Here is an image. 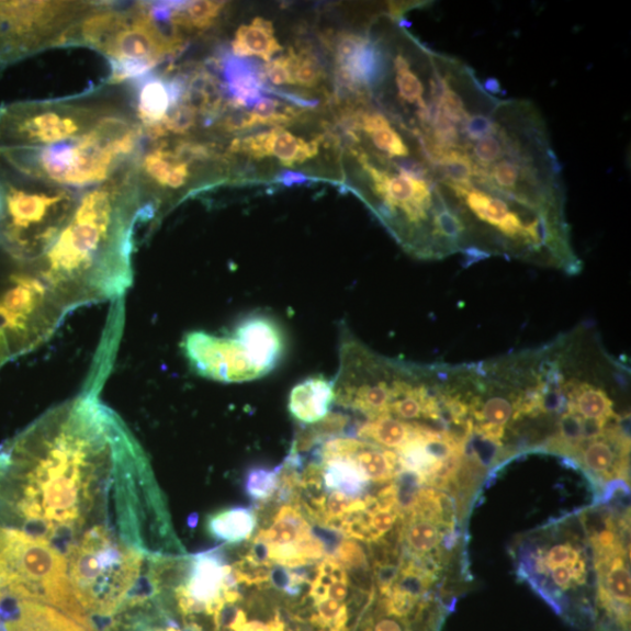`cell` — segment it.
<instances>
[{
    "label": "cell",
    "instance_id": "cell-1",
    "mask_svg": "<svg viewBox=\"0 0 631 631\" xmlns=\"http://www.w3.org/2000/svg\"><path fill=\"white\" fill-rule=\"evenodd\" d=\"M0 526L59 553L86 601L125 597L187 554L146 452L92 393L0 446Z\"/></svg>",
    "mask_w": 631,
    "mask_h": 631
},
{
    "label": "cell",
    "instance_id": "cell-2",
    "mask_svg": "<svg viewBox=\"0 0 631 631\" xmlns=\"http://www.w3.org/2000/svg\"><path fill=\"white\" fill-rule=\"evenodd\" d=\"M136 160L110 182L81 192L58 238L31 266L69 312L123 296L133 284L140 223Z\"/></svg>",
    "mask_w": 631,
    "mask_h": 631
},
{
    "label": "cell",
    "instance_id": "cell-3",
    "mask_svg": "<svg viewBox=\"0 0 631 631\" xmlns=\"http://www.w3.org/2000/svg\"><path fill=\"white\" fill-rule=\"evenodd\" d=\"M146 135L135 111L103 120L86 135L34 149H0V160L22 176L83 192L110 182L140 154Z\"/></svg>",
    "mask_w": 631,
    "mask_h": 631
},
{
    "label": "cell",
    "instance_id": "cell-4",
    "mask_svg": "<svg viewBox=\"0 0 631 631\" xmlns=\"http://www.w3.org/2000/svg\"><path fill=\"white\" fill-rule=\"evenodd\" d=\"M134 110L126 84H108L54 100L0 105V149L57 146L92 132L106 117Z\"/></svg>",
    "mask_w": 631,
    "mask_h": 631
},
{
    "label": "cell",
    "instance_id": "cell-5",
    "mask_svg": "<svg viewBox=\"0 0 631 631\" xmlns=\"http://www.w3.org/2000/svg\"><path fill=\"white\" fill-rule=\"evenodd\" d=\"M80 193L22 176L0 160V251L33 266L58 238Z\"/></svg>",
    "mask_w": 631,
    "mask_h": 631
},
{
    "label": "cell",
    "instance_id": "cell-6",
    "mask_svg": "<svg viewBox=\"0 0 631 631\" xmlns=\"http://www.w3.org/2000/svg\"><path fill=\"white\" fill-rule=\"evenodd\" d=\"M0 591L57 608L88 631L92 624L71 589L65 559L20 530L0 526Z\"/></svg>",
    "mask_w": 631,
    "mask_h": 631
},
{
    "label": "cell",
    "instance_id": "cell-7",
    "mask_svg": "<svg viewBox=\"0 0 631 631\" xmlns=\"http://www.w3.org/2000/svg\"><path fill=\"white\" fill-rule=\"evenodd\" d=\"M69 313L34 269L0 251V331L13 359L45 345Z\"/></svg>",
    "mask_w": 631,
    "mask_h": 631
},
{
    "label": "cell",
    "instance_id": "cell-8",
    "mask_svg": "<svg viewBox=\"0 0 631 631\" xmlns=\"http://www.w3.org/2000/svg\"><path fill=\"white\" fill-rule=\"evenodd\" d=\"M97 2H0V69L50 48L63 47L69 30Z\"/></svg>",
    "mask_w": 631,
    "mask_h": 631
},
{
    "label": "cell",
    "instance_id": "cell-9",
    "mask_svg": "<svg viewBox=\"0 0 631 631\" xmlns=\"http://www.w3.org/2000/svg\"><path fill=\"white\" fill-rule=\"evenodd\" d=\"M234 581L223 549H216L188 556L182 578L169 593L184 621L198 616L212 619L225 604V590Z\"/></svg>",
    "mask_w": 631,
    "mask_h": 631
},
{
    "label": "cell",
    "instance_id": "cell-10",
    "mask_svg": "<svg viewBox=\"0 0 631 631\" xmlns=\"http://www.w3.org/2000/svg\"><path fill=\"white\" fill-rule=\"evenodd\" d=\"M182 349L191 369L210 381L240 384L263 378L244 342L233 334L192 331L184 336Z\"/></svg>",
    "mask_w": 631,
    "mask_h": 631
},
{
    "label": "cell",
    "instance_id": "cell-11",
    "mask_svg": "<svg viewBox=\"0 0 631 631\" xmlns=\"http://www.w3.org/2000/svg\"><path fill=\"white\" fill-rule=\"evenodd\" d=\"M268 549L269 563L284 567L309 565L326 556L312 526L294 505H284L272 525L256 537Z\"/></svg>",
    "mask_w": 631,
    "mask_h": 631
},
{
    "label": "cell",
    "instance_id": "cell-12",
    "mask_svg": "<svg viewBox=\"0 0 631 631\" xmlns=\"http://www.w3.org/2000/svg\"><path fill=\"white\" fill-rule=\"evenodd\" d=\"M134 111L144 135H148L164 123L176 106L183 102L187 76L168 74L147 75L128 86Z\"/></svg>",
    "mask_w": 631,
    "mask_h": 631
},
{
    "label": "cell",
    "instance_id": "cell-13",
    "mask_svg": "<svg viewBox=\"0 0 631 631\" xmlns=\"http://www.w3.org/2000/svg\"><path fill=\"white\" fill-rule=\"evenodd\" d=\"M320 139L305 140L283 128H274L255 136L236 138L230 143L228 151L262 159L273 157L288 168L303 165L317 156Z\"/></svg>",
    "mask_w": 631,
    "mask_h": 631
},
{
    "label": "cell",
    "instance_id": "cell-14",
    "mask_svg": "<svg viewBox=\"0 0 631 631\" xmlns=\"http://www.w3.org/2000/svg\"><path fill=\"white\" fill-rule=\"evenodd\" d=\"M245 345L252 362L263 376L273 372L286 352L285 334L272 316L252 314L244 317L233 331Z\"/></svg>",
    "mask_w": 631,
    "mask_h": 631
},
{
    "label": "cell",
    "instance_id": "cell-15",
    "mask_svg": "<svg viewBox=\"0 0 631 631\" xmlns=\"http://www.w3.org/2000/svg\"><path fill=\"white\" fill-rule=\"evenodd\" d=\"M336 60L340 77L351 86L372 84L382 75V56L372 43L348 34L337 45Z\"/></svg>",
    "mask_w": 631,
    "mask_h": 631
},
{
    "label": "cell",
    "instance_id": "cell-16",
    "mask_svg": "<svg viewBox=\"0 0 631 631\" xmlns=\"http://www.w3.org/2000/svg\"><path fill=\"white\" fill-rule=\"evenodd\" d=\"M335 401V382L324 375H313L292 390L288 410L300 424L313 426L329 416Z\"/></svg>",
    "mask_w": 631,
    "mask_h": 631
},
{
    "label": "cell",
    "instance_id": "cell-17",
    "mask_svg": "<svg viewBox=\"0 0 631 631\" xmlns=\"http://www.w3.org/2000/svg\"><path fill=\"white\" fill-rule=\"evenodd\" d=\"M422 422L425 421H406L385 414L358 422L353 428L357 439L396 453L417 435Z\"/></svg>",
    "mask_w": 631,
    "mask_h": 631
},
{
    "label": "cell",
    "instance_id": "cell-18",
    "mask_svg": "<svg viewBox=\"0 0 631 631\" xmlns=\"http://www.w3.org/2000/svg\"><path fill=\"white\" fill-rule=\"evenodd\" d=\"M234 56L240 58L257 57L270 63L283 47L275 37L272 22L258 16L248 25H241L232 41Z\"/></svg>",
    "mask_w": 631,
    "mask_h": 631
},
{
    "label": "cell",
    "instance_id": "cell-19",
    "mask_svg": "<svg viewBox=\"0 0 631 631\" xmlns=\"http://www.w3.org/2000/svg\"><path fill=\"white\" fill-rule=\"evenodd\" d=\"M258 527V516L250 508L234 507L207 518L206 529L215 542L237 545L247 542Z\"/></svg>",
    "mask_w": 631,
    "mask_h": 631
},
{
    "label": "cell",
    "instance_id": "cell-20",
    "mask_svg": "<svg viewBox=\"0 0 631 631\" xmlns=\"http://www.w3.org/2000/svg\"><path fill=\"white\" fill-rule=\"evenodd\" d=\"M322 483L327 493L363 498L371 482L351 460L334 457L322 460Z\"/></svg>",
    "mask_w": 631,
    "mask_h": 631
},
{
    "label": "cell",
    "instance_id": "cell-21",
    "mask_svg": "<svg viewBox=\"0 0 631 631\" xmlns=\"http://www.w3.org/2000/svg\"><path fill=\"white\" fill-rule=\"evenodd\" d=\"M440 520L424 515H408L403 538L414 557L422 559L438 550L441 543Z\"/></svg>",
    "mask_w": 631,
    "mask_h": 631
},
{
    "label": "cell",
    "instance_id": "cell-22",
    "mask_svg": "<svg viewBox=\"0 0 631 631\" xmlns=\"http://www.w3.org/2000/svg\"><path fill=\"white\" fill-rule=\"evenodd\" d=\"M360 128L369 135L374 147L390 157H407L409 149L403 137L396 133L388 120L378 113L365 114L360 121Z\"/></svg>",
    "mask_w": 631,
    "mask_h": 631
},
{
    "label": "cell",
    "instance_id": "cell-23",
    "mask_svg": "<svg viewBox=\"0 0 631 631\" xmlns=\"http://www.w3.org/2000/svg\"><path fill=\"white\" fill-rule=\"evenodd\" d=\"M395 83L403 101L418 105L419 116L425 124L429 122L428 104L424 99L425 87L420 78L410 69L407 59L399 54L394 61Z\"/></svg>",
    "mask_w": 631,
    "mask_h": 631
},
{
    "label": "cell",
    "instance_id": "cell-24",
    "mask_svg": "<svg viewBox=\"0 0 631 631\" xmlns=\"http://www.w3.org/2000/svg\"><path fill=\"white\" fill-rule=\"evenodd\" d=\"M225 77L234 101L238 105L258 101L261 82L259 77L240 61L227 60Z\"/></svg>",
    "mask_w": 631,
    "mask_h": 631
},
{
    "label": "cell",
    "instance_id": "cell-25",
    "mask_svg": "<svg viewBox=\"0 0 631 631\" xmlns=\"http://www.w3.org/2000/svg\"><path fill=\"white\" fill-rule=\"evenodd\" d=\"M280 488V465L270 469L266 466L250 467L246 474L244 489L246 495L255 500L264 503L274 497Z\"/></svg>",
    "mask_w": 631,
    "mask_h": 631
},
{
    "label": "cell",
    "instance_id": "cell-26",
    "mask_svg": "<svg viewBox=\"0 0 631 631\" xmlns=\"http://www.w3.org/2000/svg\"><path fill=\"white\" fill-rule=\"evenodd\" d=\"M250 114L257 125H273L275 128H282L281 125L294 122L300 115L294 108L268 98L259 99Z\"/></svg>",
    "mask_w": 631,
    "mask_h": 631
},
{
    "label": "cell",
    "instance_id": "cell-27",
    "mask_svg": "<svg viewBox=\"0 0 631 631\" xmlns=\"http://www.w3.org/2000/svg\"><path fill=\"white\" fill-rule=\"evenodd\" d=\"M294 86L315 88L324 78L323 69L313 54L291 48Z\"/></svg>",
    "mask_w": 631,
    "mask_h": 631
},
{
    "label": "cell",
    "instance_id": "cell-28",
    "mask_svg": "<svg viewBox=\"0 0 631 631\" xmlns=\"http://www.w3.org/2000/svg\"><path fill=\"white\" fill-rule=\"evenodd\" d=\"M364 517L371 543L379 542V540L390 533L396 526V522L403 518L398 509L382 507V505L379 504H376L372 510L365 511Z\"/></svg>",
    "mask_w": 631,
    "mask_h": 631
},
{
    "label": "cell",
    "instance_id": "cell-29",
    "mask_svg": "<svg viewBox=\"0 0 631 631\" xmlns=\"http://www.w3.org/2000/svg\"><path fill=\"white\" fill-rule=\"evenodd\" d=\"M329 557V556H328ZM341 567L350 571H368L369 562L367 553L356 540L345 538L331 556Z\"/></svg>",
    "mask_w": 631,
    "mask_h": 631
},
{
    "label": "cell",
    "instance_id": "cell-30",
    "mask_svg": "<svg viewBox=\"0 0 631 631\" xmlns=\"http://www.w3.org/2000/svg\"><path fill=\"white\" fill-rule=\"evenodd\" d=\"M264 76L275 86H294L291 53L288 52L285 56L268 63L264 66Z\"/></svg>",
    "mask_w": 631,
    "mask_h": 631
},
{
    "label": "cell",
    "instance_id": "cell-31",
    "mask_svg": "<svg viewBox=\"0 0 631 631\" xmlns=\"http://www.w3.org/2000/svg\"><path fill=\"white\" fill-rule=\"evenodd\" d=\"M243 631H286V627L278 611L275 617L268 622L258 620L251 621L250 623L247 622Z\"/></svg>",
    "mask_w": 631,
    "mask_h": 631
},
{
    "label": "cell",
    "instance_id": "cell-32",
    "mask_svg": "<svg viewBox=\"0 0 631 631\" xmlns=\"http://www.w3.org/2000/svg\"><path fill=\"white\" fill-rule=\"evenodd\" d=\"M408 629L407 620L394 617H384L376 621L371 631H408Z\"/></svg>",
    "mask_w": 631,
    "mask_h": 631
},
{
    "label": "cell",
    "instance_id": "cell-33",
    "mask_svg": "<svg viewBox=\"0 0 631 631\" xmlns=\"http://www.w3.org/2000/svg\"><path fill=\"white\" fill-rule=\"evenodd\" d=\"M306 179H308V178H306L305 176H303L301 173L283 172V174H281L279 178V182H281V184H283L285 187H292L294 184L304 183Z\"/></svg>",
    "mask_w": 631,
    "mask_h": 631
},
{
    "label": "cell",
    "instance_id": "cell-34",
    "mask_svg": "<svg viewBox=\"0 0 631 631\" xmlns=\"http://www.w3.org/2000/svg\"><path fill=\"white\" fill-rule=\"evenodd\" d=\"M12 359L13 357L8 346V341L2 331H0V369H2Z\"/></svg>",
    "mask_w": 631,
    "mask_h": 631
},
{
    "label": "cell",
    "instance_id": "cell-35",
    "mask_svg": "<svg viewBox=\"0 0 631 631\" xmlns=\"http://www.w3.org/2000/svg\"><path fill=\"white\" fill-rule=\"evenodd\" d=\"M485 88H486V90H492V92H494V93H498L499 89H500L498 81L495 79H491V80L486 81Z\"/></svg>",
    "mask_w": 631,
    "mask_h": 631
}]
</instances>
